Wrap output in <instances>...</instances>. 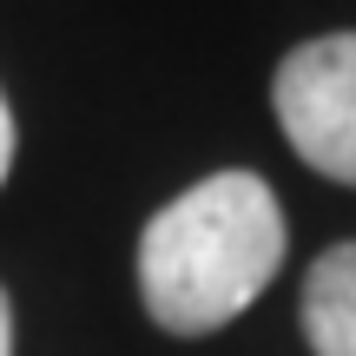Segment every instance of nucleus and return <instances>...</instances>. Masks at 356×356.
Listing matches in <instances>:
<instances>
[{
  "mask_svg": "<svg viewBox=\"0 0 356 356\" xmlns=\"http://www.w3.org/2000/svg\"><path fill=\"white\" fill-rule=\"evenodd\" d=\"M297 317L317 356H356V244H330L310 264Z\"/></svg>",
  "mask_w": 356,
  "mask_h": 356,
  "instance_id": "7ed1b4c3",
  "label": "nucleus"
},
{
  "mask_svg": "<svg viewBox=\"0 0 356 356\" xmlns=\"http://www.w3.org/2000/svg\"><path fill=\"white\" fill-rule=\"evenodd\" d=\"M0 356H13V310H7V291H0Z\"/></svg>",
  "mask_w": 356,
  "mask_h": 356,
  "instance_id": "39448f33",
  "label": "nucleus"
},
{
  "mask_svg": "<svg viewBox=\"0 0 356 356\" xmlns=\"http://www.w3.org/2000/svg\"><path fill=\"white\" fill-rule=\"evenodd\" d=\"M284 264V211L257 172H218L178 191L139 238L145 317L172 337H211L264 297Z\"/></svg>",
  "mask_w": 356,
  "mask_h": 356,
  "instance_id": "f257e3e1",
  "label": "nucleus"
},
{
  "mask_svg": "<svg viewBox=\"0 0 356 356\" xmlns=\"http://www.w3.org/2000/svg\"><path fill=\"white\" fill-rule=\"evenodd\" d=\"M270 106L304 165L356 185V33H323L284 53Z\"/></svg>",
  "mask_w": 356,
  "mask_h": 356,
  "instance_id": "f03ea898",
  "label": "nucleus"
},
{
  "mask_svg": "<svg viewBox=\"0 0 356 356\" xmlns=\"http://www.w3.org/2000/svg\"><path fill=\"white\" fill-rule=\"evenodd\" d=\"M13 172V113H7V92H0V185Z\"/></svg>",
  "mask_w": 356,
  "mask_h": 356,
  "instance_id": "20e7f679",
  "label": "nucleus"
}]
</instances>
